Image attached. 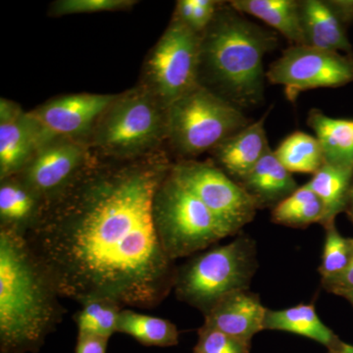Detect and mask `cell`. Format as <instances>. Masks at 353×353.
Segmentation results:
<instances>
[{
    "mask_svg": "<svg viewBox=\"0 0 353 353\" xmlns=\"http://www.w3.org/2000/svg\"><path fill=\"white\" fill-rule=\"evenodd\" d=\"M264 124L265 117L250 123L214 150L222 170L236 182L250 173L270 146Z\"/></svg>",
    "mask_w": 353,
    "mask_h": 353,
    "instance_id": "2e32d148",
    "label": "cell"
},
{
    "mask_svg": "<svg viewBox=\"0 0 353 353\" xmlns=\"http://www.w3.org/2000/svg\"><path fill=\"white\" fill-rule=\"evenodd\" d=\"M267 310L259 294L250 290H236L204 315L203 326L252 343L253 336L265 330Z\"/></svg>",
    "mask_w": 353,
    "mask_h": 353,
    "instance_id": "9a60e30c",
    "label": "cell"
},
{
    "mask_svg": "<svg viewBox=\"0 0 353 353\" xmlns=\"http://www.w3.org/2000/svg\"><path fill=\"white\" fill-rule=\"evenodd\" d=\"M0 353H10V352H0Z\"/></svg>",
    "mask_w": 353,
    "mask_h": 353,
    "instance_id": "e575fe53",
    "label": "cell"
},
{
    "mask_svg": "<svg viewBox=\"0 0 353 353\" xmlns=\"http://www.w3.org/2000/svg\"><path fill=\"white\" fill-rule=\"evenodd\" d=\"M134 3L129 0H60L53 4L52 12L58 16L103 12L129 8Z\"/></svg>",
    "mask_w": 353,
    "mask_h": 353,
    "instance_id": "f1b7e54d",
    "label": "cell"
},
{
    "mask_svg": "<svg viewBox=\"0 0 353 353\" xmlns=\"http://www.w3.org/2000/svg\"><path fill=\"white\" fill-rule=\"evenodd\" d=\"M307 124L321 145L324 163L353 170V120L336 119L312 109Z\"/></svg>",
    "mask_w": 353,
    "mask_h": 353,
    "instance_id": "d6986e66",
    "label": "cell"
},
{
    "mask_svg": "<svg viewBox=\"0 0 353 353\" xmlns=\"http://www.w3.org/2000/svg\"><path fill=\"white\" fill-rule=\"evenodd\" d=\"M250 124L241 108L201 85L166 109V136L185 157L215 150Z\"/></svg>",
    "mask_w": 353,
    "mask_h": 353,
    "instance_id": "8992f818",
    "label": "cell"
},
{
    "mask_svg": "<svg viewBox=\"0 0 353 353\" xmlns=\"http://www.w3.org/2000/svg\"><path fill=\"white\" fill-rule=\"evenodd\" d=\"M345 213H347L348 218H350L353 224V180L352 190H350V199H348L347 208Z\"/></svg>",
    "mask_w": 353,
    "mask_h": 353,
    "instance_id": "d6a6232c",
    "label": "cell"
},
{
    "mask_svg": "<svg viewBox=\"0 0 353 353\" xmlns=\"http://www.w3.org/2000/svg\"><path fill=\"white\" fill-rule=\"evenodd\" d=\"M108 341L103 336L79 334L75 353H106Z\"/></svg>",
    "mask_w": 353,
    "mask_h": 353,
    "instance_id": "4dcf8cb0",
    "label": "cell"
},
{
    "mask_svg": "<svg viewBox=\"0 0 353 353\" xmlns=\"http://www.w3.org/2000/svg\"><path fill=\"white\" fill-rule=\"evenodd\" d=\"M171 175L210 210L228 236L240 234L256 216V203L243 187L214 164L183 161Z\"/></svg>",
    "mask_w": 353,
    "mask_h": 353,
    "instance_id": "9c48e42d",
    "label": "cell"
},
{
    "mask_svg": "<svg viewBox=\"0 0 353 353\" xmlns=\"http://www.w3.org/2000/svg\"><path fill=\"white\" fill-rule=\"evenodd\" d=\"M199 340L194 353H250L252 343H245L218 331L202 326L199 329Z\"/></svg>",
    "mask_w": 353,
    "mask_h": 353,
    "instance_id": "83f0119b",
    "label": "cell"
},
{
    "mask_svg": "<svg viewBox=\"0 0 353 353\" xmlns=\"http://www.w3.org/2000/svg\"><path fill=\"white\" fill-rule=\"evenodd\" d=\"M328 353H353V345L341 340L329 348Z\"/></svg>",
    "mask_w": 353,
    "mask_h": 353,
    "instance_id": "1f68e13d",
    "label": "cell"
},
{
    "mask_svg": "<svg viewBox=\"0 0 353 353\" xmlns=\"http://www.w3.org/2000/svg\"><path fill=\"white\" fill-rule=\"evenodd\" d=\"M266 79L284 87L285 97L294 101L306 90L352 83L353 55L294 44L270 65Z\"/></svg>",
    "mask_w": 353,
    "mask_h": 353,
    "instance_id": "30bf717a",
    "label": "cell"
},
{
    "mask_svg": "<svg viewBox=\"0 0 353 353\" xmlns=\"http://www.w3.org/2000/svg\"><path fill=\"white\" fill-rule=\"evenodd\" d=\"M324 229L326 234L319 267L321 280L341 275L353 259V238L343 236L336 229V223Z\"/></svg>",
    "mask_w": 353,
    "mask_h": 353,
    "instance_id": "4316f807",
    "label": "cell"
},
{
    "mask_svg": "<svg viewBox=\"0 0 353 353\" xmlns=\"http://www.w3.org/2000/svg\"><path fill=\"white\" fill-rule=\"evenodd\" d=\"M338 296L343 297V299H347L348 303H350V305L353 307V292H341Z\"/></svg>",
    "mask_w": 353,
    "mask_h": 353,
    "instance_id": "836d02e7",
    "label": "cell"
},
{
    "mask_svg": "<svg viewBox=\"0 0 353 353\" xmlns=\"http://www.w3.org/2000/svg\"><path fill=\"white\" fill-rule=\"evenodd\" d=\"M274 32L265 30L229 6L221 8L201 36V68L225 99L252 108L263 99L265 55L277 46Z\"/></svg>",
    "mask_w": 353,
    "mask_h": 353,
    "instance_id": "3957f363",
    "label": "cell"
},
{
    "mask_svg": "<svg viewBox=\"0 0 353 353\" xmlns=\"http://www.w3.org/2000/svg\"><path fill=\"white\" fill-rule=\"evenodd\" d=\"M290 173L314 174L324 164L321 145L316 137L294 132L274 150Z\"/></svg>",
    "mask_w": 353,
    "mask_h": 353,
    "instance_id": "cb8c5ba5",
    "label": "cell"
},
{
    "mask_svg": "<svg viewBox=\"0 0 353 353\" xmlns=\"http://www.w3.org/2000/svg\"><path fill=\"white\" fill-rule=\"evenodd\" d=\"M41 148L39 134L29 113L12 102H0V178L19 175Z\"/></svg>",
    "mask_w": 353,
    "mask_h": 353,
    "instance_id": "5bb4252c",
    "label": "cell"
},
{
    "mask_svg": "<svg viewBox=\"0 0 353 353\" xmlns=\"http://www.w3.org/2000/svg\"><path fill=\"white\" fill-rule=\"evenodd\" d=\"M44 202L17 176L1 180L0 228L26 236L38 224Z\"/></svg>",
    "mask_w": 353,
    "mask_h": 353,
    "instance_id": "ac0fdd59",
    "label": "cell"
},
{
    "mask_svg": "<svg viewBox=\"0 0 353 353\" xmlns=\"http://www.w3.org/2000/svg\"><path fill=\"white\" fill-rule=\"evenodd\" d=\"M115 99L109 94L65 95L32 111L29 115L38 129L41 148L57 139L85 134Z\"/></svg>",
    "mask_w": 353,
    "mask_h": 353,
    "instance_id": "7c38bea8",
    "label": "cell"
},
{
    "mask_svg": "<svg viewBox=\"0 0 353 353\" xmlns=\"http://www.w3.org/2000/svg\"><path fill=\"white\" fill-rule=\"evenodd\" d=\"M60 297L25 236L0 228V352H38L62 321Z\"/></svg>",
    "mask_w": 353,
    "mask_h": 353,
    "instance_id": "7a4b0ae2",
    "label": "cell"
},
{
    "mask_svg": "<svg viewBox=\"0 0 353 353\" xmlns=\"http://www.w3.org/2000/svg\"><path fill=\"white\" fill-rule=\"evenodd\" d=\"M304 44L352 55L347 30L353 23V0L299 1Z\"/></svg>",
    "mask_w": 353,
    "mask_h": 353,
    "instance_id": "4fadbf2b",
    "label": "cell"
},
{
    "mask_svg": "<svg viewBox=\"0 0 353 353\" xmlns=\"http://www.w3.org/2000/svg\"><path fill=\"white\" fill-rule=\"evenodd\" d=\"M352 180L353 170L324 163L305 183L322 202L323 227L334 224L336 218L347 211Z\"/></svg>",
    "mask_w": 353,
    "mask_h": 353,
    "instance_id": "7402d4cb",
    "label": "cell"
},
{
    "mask_svg": "<svg viewBox=\"0 0 353 353\" xmlns=\"http://www.w3.org/2000/svg\"><path fill=\"white\" fill-rule=\"evenodd\" d=\"M265 330L288 332L317 341L327 350L341 340L323 323L313 303H301L292 307L270 310L265 317Z\"/></svg>",
    "mask_w": 353,
    "mask_h": 353,
    "instance_id": "ffe728a7",
    "label": "cell"
},
{
    "mask_svg": "<svg viewBox=\"0 0 353 353\" xmlns=\"http://www.w3.org/2000/svg\"><path fill=\"white\" fill-rule=\"evenodd\" d=\"M150 158L90 166L25 238L60 296L157 307L173 290L176 267L160 243L153 199L171 169Z\"/></svg>",
    "mask_w": 353,
    "mask_h": 353,
    "instance_id": "6da1fadb",
    "label": "cell"
},
{
    "mask_svg": "<svg viewBox=\"0 0 353 353\" xmlns=\"http://www.w3.org/2000/svg\"><path fill=\"white\" fill-rule=\"evenodd\" d=\"M321 285L334 296H339L341 292H353V259L347 270L336 277L321 280Z\"/></svg>",
    "mask_w": 353,
    "mask_h": 353,
    "instance_id": "f546056e",
    "label": "cell"
},
{
    "mask_svg": "<svg viewBox=\"0 0 353 353\" xmlns=\"http://www.w3.org/2000/svg\"><path fill=\"white\" fill-rule=\"evenodd\" d=\"M153 221L162 248L174 262L228 238L214 215L170 171L155 192Z\"/></svg>",
    "mask_w": 353,
    "mask_h": 353,
    "instance_id": "5b68a950",
    "label": "cell"
},
{
    "mask_svg": "<svg viewBox=\"0 0 353 353\" xmlns=\"http://www.w3.org/2000/svg\"><path fill=\"white\" fill-rule=\"evenodd\" d=\"M201 34L176 18L153 48L146 70L165 109L201 85Z\"/></svg>",
    "mask_w": 353,
    "mask_h": 353,
    "instance_id": "ba28073f",
    "label": "cell"
},
{
    "mask_svg": "<svg viewBox=\"0 0 353 353\" xmlns=\"http://www.w3.org/2000/svg\"><path fill=\"white\" fill-rule=\"evenodd\" d=\"M257 267L256 241L240 234L226 245L192 255L176 268L173 290L179 301L204 316L227 294L250 289Z\"/></svg>",
    "mask_w": 353,
    "mask_h": 353,
    "instance_id": "277c9868",
    "label": "cell"
},
{
    "mask_svg": "<svg viewBox=\"0 0 353 353\" xmlns=\"http://www.w3.org/2000/svg\"><path fill=\"white\" fill-rule=\"evenodd\" d=\"M230 6L241 14L259 18L294 43L304 44L299 1L296 0H234Z\"/></svg>",
    "mask_w": 353,
    "mask_h": 353,
    "instance_id": "44dd1931",
    "label": "cell"
},
{
    "mask_svg": "<svg viewBox=\"0 0 353 353\" xmlns=\"http://www.w3.org/2000/svg\"><path fill=\"white\" fill-rule=\"evenodd\" d=\"M123 306L110 299H94L82 304L74 316L79 334L110 339L117 333L118 320Z\"/></svg>",
    "mask_w": 353,
    "mask_h": 353,
    "instance_id": "484cf974",
    "label": "cell"
},
{
    "mask_svg": "<svg viewBox=\"0 0 353 353\" xmlns=\"http://www.w3.org/2000/svg\"><path fill=\"white\" fill-rule=\"evenodd\" d=\"M239 183L252 197L259 209H273L299 189L292 174L281 163L270 146Z\"/></svg>",
    "mask_w": 353,
    "mask_h": 353,
    "instance_id": "e0dca14e",
    "label": "cell"
},
{
    "mask_svg": "<svg viewBox=\"0 0 353 353\" xmlns=\"http://www.w3.org/2000/svg\"><path fill=\"white\" fill-rule=\"evenodd\" d=\"M90 166L83 145L57 139L39 148L17 176L46 204L68 189Z\"/></svg>",
    "mask_w": 353,
    "mask_h": 353,
    "instance_id": "8fae6325",
    "label": "cell"
},
{
    "mask_svg": "<svg viewBox=\"0 0 353 353\" xmlns=\"http://www.w3.org/2000/svg\"><path fill=\"white\" fill-rule=\"evenodd\" d=\"M117 333L128 334L146 347H175L180 338L176 325L169 320L125 308L120 313Z\"/></svg>",
    "mask_w": 353,
    "mask_h": 353,
    "instance_id": "603a6c76",
    "label": "cell"
},
{
    "mask_svg": "<svg viewBox=\"0 0 353 353\" xmlns=\"http://www.w3.org/2000/svg\"><path fill=\"white\" fill-rule=\"evenodd\" d=\"M323 215L321 201L303 185L273 208L271 219L282 226L304 228L315 223L321 224Z\"/></svg>",
    "mask_w": 353,
    "mask_h": 353,
    "instance_id": "d4e9b609",
    "label": "cell"
},
{
    "mask_svg": "<svg viewBox=\"0 0 353 353\" xmlns=\"http://www.w3.org/2000/svg\"><path fill=\"white\" fill-rule=\"evenodd\" d=\"M148 90L116 97L97 125L95 143L109 157L129 159L152 150L166 134V113Z\"/></svg>",
    "mask_w": 353,
    "mask_h": 353,
    "instance_id": "52a82bcc",
    "label": "cell"
}]
</instances>
